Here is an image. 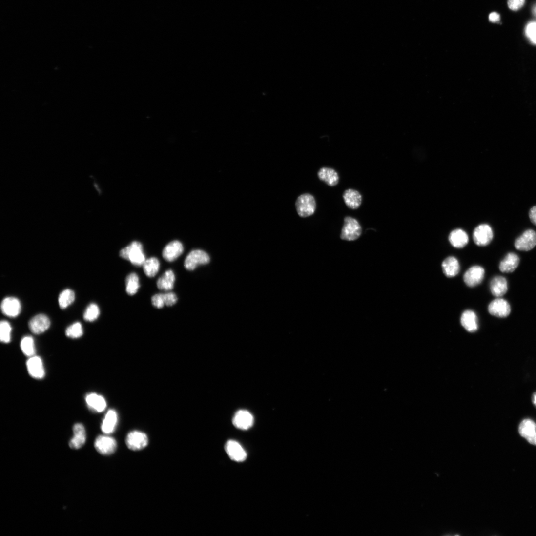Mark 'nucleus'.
<instances>
[{
	"mask_svg": "<svg viewBox=\"0 0 536 536\" xmlns=\"http://www.w3.org/2000/svg\"><path fill=\"white\" fill-rule=\"evenodd\" d=\"M119 255L123 259L130 261L135 266H143L146 260L143 252L142 245L138 242H133L130 245L123 249Z\"/></svg>",
	"mask_w": 536,
	"mask_h": 536,
	"instance_id": "f257e3e1",
	"label": "nucleus"
},
{
	"mask_svg": "<svg viewBox=\"0 0 536 536\" xmlns=\"http://www.w3.org/2000/svg\"><path fill=\"white\" fill-rule=\"evenodd\" d=\"M362 232V227L357 220L349 216L345 218L340 235L342 240L348 242L356 241L360 237Z\"/></svg>",
	"mask_w": 536,
	"mask_h": 536,
	"instance_id": "f03ea898",
	"label": "nucleus"
},
{
	"mask_svg": "<svg viewBox=\"0 0 536 536\" xmlns=\"http://www.w3.org/2000/svg\"><path fill=\"white\" fill-rule=\"evenodd\" d=\"M298 215L302 218H307L313 215L316 208V202L313 196L306 193L300 195L295 203Z\"/></svg>",
	"mask_w": 536,
	"mask_h": 536,
	"instance_id": "7ed1b4c3",
	"label": "nucleus"
},
{
	"mask_svg": "<svg viewBox=\"0 0 536 536\" xmlns=\"http://www.w3.org/2000/svg\"><path fill=\"white\" fill-rule=\"evenodd\" d=\"M494 236L492 227L488 224H481L476 227L473 232V240L474 243L480 247L489 245Z\"/></svg>",
	"mask_w": 536,
	"mask_h": 536,
	"instance_id": "20e7f679",
	"label": "nucleus"
},
{
	"mask_svg": "<svg viewBox=\"0 0 536 536\" xmlns=\"http://www.w3.org/2000/svg\"><path fill=\"white\" fill-rule=\"evenodd\" d=\"M210 261V256L206 252L201 250H195L186 257L185 261V267L186 270L193 271L199 265L206 264Z\"/></svg>",
	"mask_w": 536,
	"mask_h": 536,
	"instance_id": "39448f33",
	"label": "nucleus"
},
{
	"mask_svg": "<svg viewBox=\"0 0 536 536\" xmlns=\"http://www.w3.org/2000/svg\"><path fill=\"white\" fill-rule=\"evenodd\" d=\"M536 246V232L527 229L518 237L515 243V248L519 251H528Z\"/></svg>",
	"mask_w": 536,
	"mask_h": 536,
	"instance_id": "423d86ee",
	"label": "nucleus"
},
{
	"mask_svg": "<svg viewBox=\"0 0 536 536\" xmlns=\"http://www.w3.org/2000/svg\"><path fill=\"white\" fill-rule=\"evenodd\" d=\"M485 271L480 266H474L469 268L464 275L463 279L467 286L474 287L480 285L483 281Z\"/></svg>",
	"mask_w": 536,
	"mask_h": 536,
	"instance_id": "0eeeda50",
	"label": "nucleus"
},
{
	"mask_svg": "<svg viewBox=\"0 0 536 536\" xmlns=\"http://www.w3.org/2000/svg\"><path fill=\"white\" fill-rule=\"evenodd\" d=\"M488 311L493 316L506 318L511 314V307L508 301L498 297L489 304Z\"/></svg>",
	"mask_w": 536,
	"mask_h": 536,
	"instance_id": "6e6552de",
	"label": "nucleus"
},
{
	"mask_svg": "<svg viewBox=\"0 0 536 536\" xmlns=\"http://www.w3.org/2000/svg\"><path fill=\"white\" fill-rule=\"evenodd\" d=\"M225 449L229 458L235 462H243L247 458V453L243 447L235 440H228L225 445Z\"/></svg>",
	"mask_w": 536,
	"mask_h": 536,
	"instance_id": "1a4fd4ad",
	"label": "nucleus"
},
{
	"mask_svg": "<svg viewBox=\"0 0 536 536\" xmlns=\"http://www.w3.org/2000/svg\"><path fill=\"white\" fill-rule=\"evenodd\" d=\"M126 444L129 449L134 451H140L147 446L148 438L143 432L132 431L127 436Z\"/></svg>",
	"mask_w": 536,
	"mask_h": 536,
	"instance_id": "9d476101",
	"label": "nucleus"
},
{
	"mask_svg": "<svg viewBox=\"0 0 536 536\" xmlns=\"http://www.w3.org/2000/svg\"><path fill=\"white\" fill-rule=\"evenodd\" d=\"M95 446L100 454L104 455H109L115 451L117 443L116 440L112 437L101 435L96 439Z\"/></svg>",
	"mask_w": 536,
	"mask_h": 536,
	"instance_id": "9b49d317",
	"label": "nucleus"
},
{
	"mask_svg": "<svg viewBox=\"0 0 536 536\" xmlns=\"http://www.w3.org/2000/svg\"><path fill=\"white\" fill-rule=\"evenodd\" d=\"M233 425L237 429L247 430L252 427L254 418L252 414L247 410L237 411L233 418Z\"/></svg>",
	"mask_w": 536,
	"mask_h": 536,
	"instance_id": "f8f14e48",
	"label": "nucleus"
},
{
	"mask_svg": "<svg viewBox=\"0 0 536 536\" xmlns=\"http://www.w3.org/2000/svg\"><path fill=\"white\" fill-rule=\"evenodd\" d=\"M27 371L30 375L38 379H42L45 374L42 359L38 356L30 357L26 362Z\"/></svg>",
	"mask_w": 536,
	"mask_h": 536,
	"instance_id": "ddd939ff",
	"label": "nucleus"
},
{
	"mask_svg": "<svg viewBox=\"0 0 536 536\" xmlns=\"http://www.w3.org/2000/svg\"><path fill=\"white\" fill-rule=\"evenodd\" d=\"M50 324L49 318L46 315L41 314L33 317L29 321L28 326L33 333L41 334L49 329Z\"/></svg>",
	"mask_w": 536,
	"mask_h": 536,
	"instance_id": "4468645a",
	"label": "nucleus"
},
{
	"mask_svg": "<svg viewBox=\"0 0 536 536\" xmlns=\"http://www.w3.org/2000/svg\"><path fill=\"white\" fill-rule=\"evenodd\" d=\"M1 308L3 313L10 317L18 316L21 311L20 301L13 297L5 298L2 302Z\"/></svg>",
	"mask_w": 536,
	"mask_h": 536,
	"instance_id": "2eb2a0df",
	"label": "nucleus"
},
{
	"mask_svg": "<svg viewBox=\"0 0 536 536\" xmlns=\"http://www.w3.org/2000/svg\"><path fill=\"white\" fill-rule=\"evenodd\" d=\"M184 250L183 244L180 242L174 241L169 243L164 248L163 257L166 261L171 262L180 257Z\"/></svg>",
	"mask_w": 536,
	"mask_h": 536,
	"instance_id": "dca6fc26",
	"label": "nucleus"
},
{
	"mask_svg": "<svg viewBox=\"0 0 536 536\" xmlns=\"http://www.w3.org/2000/svg\"><path fill=\"white\" fill-rule=\"evenodd\" d=\"M519 263L520 258L516 253H509L500 262L499 270L502 273H513L517 269Z\"/></svg>",
	"mask_w": 536,
	"mask_h": 536,
	"instance_id": "f3484780",
	"label": "nucleus"
},
{
	"mask_svg": "<svg viewBox=\"0 0 536 536\" xmlns=\"http://www.w3.org/2000/svg\"><path fill=\"white\" fill-rule=\"evenodd\" d=\"M318 177L320 181L331 187L336 186L339 182L337 172L332 168H321L318 172Z\"/></svg>",
	"mask_w": 536,
	"mask_h": 536,
	"instance_id": "a211bd4d",
	"label": "nucleus"
},
{
	"mask_svg": "<svg viewBox=\"0 0 536 536\" xmlns=\"http://www.w3.org/2000/svg\"><path fill=\"white\" fill-rule=\"evenodd\" d=\"M461 323L469 332L474 333L478 330V317L473 311H465L461 317Z\"/></svg>",
	"mask_w": 536,
	"mask_h": 536,
	"instance_id": "6ab92c4d",
	"label": "nucleus"
},
{
	"mask_svg": "<svg viewBox=\"0 0 536 536\" xmlns=\"http://www.w3.org/2000/svg\"><path fill=\"white\" fill-rule=\"evenodd\" d=\"M74 436L69 443L71 449H79L84 444L86 441V432L84 426L80 424H76L73 427Z\"/></svg>",
	"mask_w": 536,
	"mask_h": 536,
	"instance_id": "aec40b11",
	"label": "nucleus"
},
{
	"mask_svg": "<svg viewBox=\"0 0 536 536\" xmlns=\"http://www.w3.org/2000/svg\"><path fill=\"white\" fill-rule=\"evenodd\" d=\"M85 402L89 409L97 412L104 411L107 406L105 398L97 393H90L85 397Z\"/></svg>",
	"mask_w": 536,
	"mask_h": 536,
	"instance_id": "412c9836",
	"label": "nucleus"
},
{
	"mask_svg": "<svg viewBox=\"0 0 536 536\" xmlns=\"http://www.w3.org/2000/svg\"><path fill=\"white\" fill-rule=\"evenodd\" d=\"M492 294L496 297L503 296L508 291V284L506 279L502 276L494 277L490 283Z\"/></svg>",
	"mask_w": 536,
	"mask_h": 536,
	"instance_id": "4be33fe9",
	"label": "nucleus"
},
{
	"mask_svg": "<svg viewBox=\"0 0 536 536\" xmlns=\"http://www.w3.org/2000/svg\"><path fill=\"white\" fill-rule=\"evenodd\" d=\"M343 197L346 206L351 210L357 209L362 204V196L358 191L352 189L346 190Z\"/></svg>",
	"mask_w": 536,
	"mask_h": 536,
	"instance_id": "5701e85b",
	"label": "nucleus"
},
{
	"mask_svg": "<svg viewBox=\"0 0 536 536\" xmlns=\"http://www.w3.org/2000/svg\"><path fill=\"white\" fill-rule=\"evenodd\" d=\"M442 268L444 275L448 278L455 277L460 269L459 261L453 256L449 257L443 261Z\"/></svg>",
	"mask_w": 536,
	"mask_h": 536,
	"instance_id": "b1692460",
	"label": "nucleus"
},
{
	"mask_svg": "<svg viewBox=\"0 0 536 536\" xmlns=\"http://www.w3.org/2000/svg\"><path fill=\"white\" fill-rule=\"evenodd\" d=\"M449 241L454 247L462 248L468 244L469 237L465 231L461 229H457L450 233Z\"/></svg>",
	"mask_w": 536,
	"mask_h": 536,
	"instance_id": "393cba45",
	"label": "nucleus"
},
{
	"mask_svg": "<svg viewBox=\"0 0 536 536\" xmlns=\"http://www.w3.org/2000/svg\"><path fill=\"white\" fill-rule=\"evenodd\" d=\"M118 422V415L115 411L109 410L105 415L101 426L102 431L105 434L112 433Z\"/></svg>",
	"mask_w": 536,
	"mask_h": 536,
	"instance_id": "a878e982",
	"label": "nucleus"
},
{
	"mask_svg": "<svg viewBox=\"0 0 536 536\" xmlns=\"http://www.w3.org/2000/svg\"><path fill=\"white\" fill-rule=\"evenodd\" d=\"M519 433L528 441L536 434V424L531 419L524 420L519 425Z\"/></svg>",
	"mask_w": 536,
	"mask_h": 536,
	"instance_id": "bb28decb",
	"label": "nucleus"
},
{
	"mask_svg": "<svg viewBox=\"0 0 536 536\" xmlns=\"http://www.w3.org/2000/svg\"><path fill=\"white\" fill-rule=\"evenodd\" d=\"M175 277L173 272L171 270L166 271L158 280V288L162 290L168 291L174 288Z\"/></svg>",
	"mask_w": 536,
	"mask_h": 536,
	"instance_id": "cd10ccee",
	"label": "nucleus"
},
{
	"mask_svg": "<svg viewBox=\"0 0 536 536\" xmlns=\"http://www.w3.org/2000/svg\"><path fill=\"white\" fill-rule=\"evenodd\" d=\"M160 266V262L157 258H149L143 265L144 273L148 277L153 278L158 274Z\"/></svg>",
	"mask_w": 536,
	"mask_h": 536,
	"instance_id": "c85d7f7f",
	"label": "nucleus"
},
{
	"mask_svg": "<svg viewBox=\"0 0 536 536\" xmlns=\"http://www.w3.org/2000/svg\"><path fill=\"white\" fill-rule=\"evenodd\" d=\"M21 348L24 355L32 357L35 355L36 347L35 341L31 336H25L21 340Z\"/></svg>",
	"mask_w": 536,
	"mask_h": 536,
	"instance_id": "c756f323",
	"label": "nucleus"
},
{
	"mask_svg": "<svg viewBox=\"0 0 536 536\" xmlns=\"http://www.w3.org/2000/svg\"><path fill=\"white\" fill-rule=\"evenodd\" d=\"M75 300L74 292L70 289L63 290L60 294L58 298V303L60 307L62 309H65L70 306Z\"/></svg>",
	"mask_w": 536,
	"mask_h": 536,
	"instance_id": "7c9ffc66",
	"label": "nucleus"
},
{
	"mask_svg": "<svg viewBox=\"0 0 536 536\" xmlns=\"http://www.w3.org/2000/svg\"><path fill=\"white\" fill-rule=\"evenodd\" d=\"M125 282L127 293L130 295L136 294L140 287L138 276L135 273H131L127 277Z\"/></svg>",
	"mask_w": 536,
	"mask_h": 536,
	"instance_id": "2f4dec72",
	"label": "nucleus"
},
{
	"mask_svg": "<svg viewBox=\"0 0 536 536\" xmlns=\"http://www.w3.org/2000/svg\"><path fill=\"white\" fill-rule=\"evenodd\" d=\"M12 327L7 321L3 320L0 324V339L4 343H8L11 341Z\"/></svg>",
	"mask_w": 536,
	"mask_h": 536,
	"instance_id": "473e14b6",
	"label": "nucleus"
},
{
	"mask_svg": "<svg viewBox=\"0 0 536 536\" xmlns=\"http://www.w3.org/2000/svg\"><path fill=\"white\" fill-rule=\"evenodd\" d=\"M100 314L99 307L95 304L89 305L86 308L83 315L85 320L93 322L97 320Z\"/></svg>",
	"mask_w": 536,
	"mask_h": 536,
	"instance_id": "72a5a7b5",
	"label": "nucleus"
},
{
	"mask_svg": "<svg viewBox=\"0 0 536 536\" xmlns=\"http://www.w3.org/2000/svg\"><path fill=\"white\" fill-rule=\"evenodd\" d=\"M83 331L82 324L80 322L74 323L68 327L66 330V335L68 337L77 339L83 335Z\"/></svg>",
	"mask_w": 536,
	"mask_h": 536,
	"instance_id": "f704fd0d",
	"label": "nucleus"
},
{
	"mask_svg": "<svg viewBox=\"0 0 536 536\" xmlns=\"http://www.w3.org/2000/svg\"><path fill=\"white\" fill-rule=\"evenodd\" d=\"M163 300L165 305L171 307L174 305L177 301L176 295L173 292L163 294Z\"/></svg>",
	"mask_w": 536,
	"mask_h": 536,
	"instance_id": "c9c22d12",
	"label": "nucleus"
},
{
	"mask_svg": "<svg viewBox=\"0 0 536 536\" xmlns=\"http://www.w3.org/2000/svg\"><path fill=\"white\" fill-rule=\"evenodd\" d=\"M526 34L531 41L536 44V23H531L528 25Z\"/></svg>",
	"mask_w": 536,
	"mask_h": 536,
	"instance_id": "e433bc0d",
	"label": "nucleus"
},
{
	"mask_svg": "<svg viewBox=\"0 0 536 536\" xmlns=\"http://www.w3.org/2000/svg\"><path fill=\"white\" fill-rule=\"evenodd\" d=\"M525 2V0H508V4L511 10L516 11L524 6Z\"/></svg>",
	"mask_w": 536,
	"mask_h": 536,
	"instance_id": "4c0bfd02",
	"label": "nucleus"
},
{
	"mask_svg": "<svg viewBox=\"0 0 536 536\" xmlns=\"http://www.w3.org/2000/svg\"><path fill=\"white\" fill-rule=\"evenodd\" d=\"M152 305L158 309H162L165 305L163 300V293L156 294L152 297Z\"/></svg>",
	"mask_w": 536,
	"mask_h": 536,
	"instance_id": "58836bf2",
	"label": "nucleus"
},
{
	"mask_svg": "<svg viewBox=\"0 0 536 536\" xmlns=\"http://www.w3.org/2000/svg\"><path fill=\"white\" fill-rule=\"evenodd\" d=\"M529 215L531 222L536 226V206H534L531 208Z\"/></svg>",
	"mask_w": 536,
	"mask_h": 536,
	"instance_id": "ea45409f",
	"label": "nucleus"
},
{
	"mask_svg": "<svg viewBox=\"0 0 536 536\" xmlns=\"http://www.w3.org/2000/svg\"><path fill=\"white\" fill-rule=\"evenodd\" d=\"M489 20L492 22H497L500 20V16L496 12L492 13L489 15Z\"/></svg>",
	"mask_w": 536,
	"mask_h": 536,
	"instance_id": "a19ab883",
	"label": "nucleus"
},
{
	"mask_svg": "<svg viewBox=\"0 0 536 536\" xmlns=\"http://www.w3.org/2000/svg\"><path fill=\"white\" fill-rule=\"evenodd\" d=\"M528 441L529 443L532 445H536V434L532 438L530 439Z\"/></svg>",
	"mask_w": 536,
	"mask_h": 536,
	"instance_id": "79ce46f5",
	"label": "nucleus"
},
{
	"mask_svg": "<svg viewBox=\"0 0 536 536\" xmlns=\"http://www.w3.org/2000/svg\"><path fill=\"white\" fill-rule=\"evenodd\" d=\"M532 402L536 408V392L534 393L532 397Z\"/></svg>",
	"mask_w": 536,
	"mask_h": 536,
	"instance_id": "37998d69",
	"label": "nucleus"
},
{
	"mask_svg": "<svg viewBox=\"0 0 536 536\" xmlns=\"http://www.w3.org/2000/svg\"><path fill=\"white\" fill-rule=\"evenodd\" d=\"M533 12L534 15L536 16V5L533 8Z\"/></svg>",
	"mask_w": 536,
	"mask_h": 536,
	"instance_id": "c03bdc74",
	"label": "nucleus"
}]
</instances>
